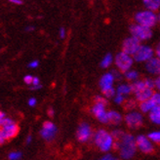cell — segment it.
I'll list each match as a JSON object with an SVG mask.
<instances>
[{
  "label": "cell",
  "mask_w": 160,
  "mask_h": 160,
  "mask_svg": "<svg viewBox=\"0 0 160 160\" xmlns=\"http://www.w3.org/2000/svg\"><path fill=\"white\" fill-rule=\"evenodd\" d=\"M111 74L113 75V77H114V79H116V80H120L122 78V76H121V74H120L117 70H112L111 71Z\"/></svg>",
  "instance_id": "obj_34"
},
{
  "label": "cell",
  "mask_w": 160,
  "mask_h": 160,
  "mask_svg": "<svg viewBox=\"0 0 160 160\" xmlns=\"http://www.w3.org/2000/svg\"><path fill=\"white\" fill-rule=\"evenodd\" d=\"M156 81H158V82L160 83V76H159V77H158V78L156 79Z\"/></svg>",
  "instance_id": "obj_47"
},
{
  "label": "cell",
  "mask_w": 160,
  "mask_h": 160,
  "mask_svg": "<svg viewBox=\"0 0 160 160\" xmlns=\"http://www.w3.org/2000/svg\"><path fill=\"white\" fill-rule=\"evenodd\" d=\"M130 32L132 34L133 37L141 40H148L149 38H151L152 36V31H151L150 28L142 27L140 25H133L130 28Z\"/></svg>",
  "instance_id": "obj_6"
},
{
  "label": "cell",
  "mask_w": 160,
  "mask_h": 160,
  "mask_svg": "<svg viewBox=\"0 0 160 160\" xmlns=\"http://www.w3.org/2000/svg\"><path fill=\"white\" fill-rule=\"evenodd\" d=\"M136 107H137V102H136V101L133 99L126 100L124 102V108L126 110H133Z\"/></svg>",
  "instance_id": "obj_25"
},
{
  "label": "cell",
  "mask_w": 160,
  "mask_h": 160,
  "mask_svg": "<svg viewBox=\"0 0 160 160\" xmlns=\"http://www.w3.org/2000/svg\"><path fill=\"white\" fill-rule=\"evenodd\" d=\"M148 138L152 141L154 142H160V131H154V132H151L148 134Z\"/></svg>",
  "instance_id": "obj_27"
},
{
  "label": "cell",
  "mask_w": 160,
  "mask_h": 160,
  "mask_svg": "<svg viewBox=\"0 0 160 160\" xmlns=\"http://www.w3.org/2000/svg\"><path fill=\"white\" fill-rule=\"evenodd\" d=\"M125 122L127 126L131 128V129H138L139 127L142 125L143 118L142 115L140 112H138V111H132V112L126 114Z\"/></svg>",
  "instance_id": "obj_9"
},
{
  "label": "cell",
  "mask_w": 160,
  "mask_h": 160,
  "mask_svg": "<svg viewBox=\"0 0 160 160\" xmlns=\"http://www.w3.org/2000/svg\"><path fill=\"white\" fill-rule=\"evenodd\" d=\"M146 68L149 73L159 74L160 76V59L152 58L146 62Z\"/></svg>",
  "instance_id": "obj_13"
},
{
  "label": "cell",
  "mask_w": 160,
  "mask_h": 160,
  "mask_svg": "<svg viewBox=\"0 0 160 160\" xmlns=\"http://www.w3.org/2000/svg\"><path fill=\"white\" fill-rule=\"evenodd\" d=\"M40 88H41V85L36 86V87H33V86H32V87L30 88V89H31V90H38V89H40Z\"/></svg>",
  "instance_id": "obj_44"
},
{
  "label": "cell",
  "mask_w": 160,
  "mask_h": 160,
  "mask_svg": "<svg viewBox=\"0 0 160 160\" xmlns=\"http://www.w3.org/2000/svg\"><path fill=\"white\" fill-rule=\"evenodd\" d=\"M56 133L57 132H53V131H49V130H46V129H43L42 128V130L40 131V135H41V137L48 141V142H50L52 141L54 138H55V136H56Z\"/></svg>",
  "instance_id": "obj_22"
},
{
  "label": "cell",
  "mask_w": 160,
  "mask_h": 160,
  "mask_svg": "<svg viewBox=\"0 0 160 160\" xmlns=\"http://www.w3.org/2000/svg\"><path fill=\"white\" fill-rule=\"evenodd\" d=\"M131 90L134 94L138 93L139 91L145 89V88H147L146 84H145V81L143 80H137V81H135L134 83H132L131 85Z\"/></svg>",
  "instance_id": "obj_20"
},
{
  "label": "cell",
  "mask_w": 160,
  "mask_h": 160,
  "mask_svg": "<svg viewBox=\"0 0 160 160\" xmlns=\"http://www.w3.org/2000/svg\"><path fill=\"white\" fill-rule=\"evenodd\" d=\"M43 129H46V130H49V131H53V132H57V127L56 125L51 122V121H46L43 123Z\"/></svg>",
  "instance_id": "obj_28"
},
{
  "label": "cell",
  "mask_w": 160,
  "mask_h": 160,
  "mask_svg": "<svg viewBox=\"0 0 160 160\" xmlns=\"http://www.w3.org/2000/svg\"><path fill=\"white\" fill-rule=\"evenodd\" d=\"M114 80L115 79H114L113 75L111 74V72L106 73L105 75H102L101 80H100V86L102 88V91L109 89V88L112 87V84H113Z\"/></svg>",
  "instance_id": "obj_14"
},
{
  "label": "cell",
  "mask_w": 160,
  "mask_h": 160,
  "mask_svg": "<svg viewBox=\"0 0 160 160\" xmlns=\"http://www.w3.org/2000/svg\"><path fill=\"white\" fill-rule=\"evenodd\" d=\"M136 143H137V148L143 153H150L153 151V146L148 138L146 136L140 135L136 138Z\"/></svg>",
  "instance_id": "obj_10"
},
{
  "label": "cell",
  "mask_w": 160,
  "mask_h": 160,
  "mask_svg": "<svg viewBox=\"0 0 160 160\" xmlns=\"http://www.w3.org/2000/svg\"><path fill=\"white\" fill-rule=\"evenodd\" d=\"M102 94H103V96H105V98H107V99L114 98L116 96V90L113 87H111V88H109V89L102 90Z\"/></svg>",
  "instance_id": "obj_26"
},
{
  "label": "cell",
  "mask_w": 160,
  "mask_h": 160,
  "mask_svg": "<svg viewBox=\"0 0 160 160\" xmlns=\"http://www.w3.org/2000/svg\"><path fill=\"white\" fill-rule=\"evenodd\" d=\"M39 65V62L38 61H32V62H30L28 63V68H36Z\"/></svg>",
  "instance_id": "obj_35"
},
{
  "label": "cell",
  "mask_w": 160,
  "mask_h": 160,
  "mask_svg": "<svg viewBox=\"0 0 160 160\" xmlns=\"http://www.w3.org/2000/svg\"><path fill=\"white\" fill-rule=\"evenodd\" d=\"M149 118L151 120V122H153L154 124L160 125V108H154L152 110L150 111Z\"/></svg>",
  "instance_id": "obj_19"
},
{
  "label": "cell",
  "mask_w": 160,
  "mask_h": 160,
  "mask_svg": "<svg viewBox=\"0 0 160 160\" xmlns=\"http://www.w3.org/2000/svg\"><path fill=\"white\" fill-rule=\"evenodd\" d=\"M9 159L10 160H19L21 157H22V153L21 152H18V151H13L9 154Z\"/></svg>",
  "instance_id": "obj_30"
},
{
  "label": "cell",
  "mask_w": 160,
  "mask_h": 160,
  "mask_svg": "<svg viewBox=\"0 0 160 160\" xmlns=\"http://www.w3.org/2000/svg\"><path fill=\"white\" fill-rule=\"evenodd\" d=\"M95 102H97V103H102V105L106 106L107 103H108V100H107V98H105V97H102V96H97V97L95 98Z\"/></svg>",
  "instance_id": "obj_31"
},
{
  "label": "cell",
  "mask_w": 160,
  "mask_h": 160,
  "mask_svg": "<svg viewBox=\"0 0 160 160\" xmlns=\"http://www.w3.org/2000/svg\"><path fill=\"white\" fill-rule=\"evenodd\" d=\"M60 37L61 38H65L66 37V28H60Z\"/></svg>",
  "instance_id": "obj_38"
},
{
  "label": "cell",
  "mask_w": 160,
  "mask_h": 160,
  "mask_svg": "<svg viewBox=\"0 0 160 160\" xmlns=\"http://www.w3.org/2000/svg\"><path fill=\"white\" fill-rule=\"evenodd\" d=\"M48 115L50 117H53L54 116V109L53 108H49L48 109Z\"/></svg>",
  "instance_id": "obj_40"
},
{
  "label": "cell",
  "mask_w": 160,
  "mask_h": 160,
  "mask_svg": "<svg viewBox=\"0 0 160 160\" xmlns=\"http://www.w3.org/2000/svg\"><path fill=\"white\" fill-rule=\"evenodd\" d=\"M33 29H34V28H33V27H31V26L26 28V30H27V31H31V30H33Z\"/></svg>",
  "instance_id": "obj_43"
},
{
  "label": "cell",
  "mask_w": 160,
  "mask_h": 160,
  "mask_svg": "<svg viewBox=\"0 0 160 160\" xmlns=\"http://www.w3.org/2000/svg\"><path fill=\"white\" fill-rule=\"evenodd\" d=\"M142 45L140 44V40L135 38L133 36L128 37L124 40V42L122 44V52L129 56H134L137 51L140 49V47Z\"/></svg>",
  "instance_id": "obj_7"
},
{
  "label": "cell",
  "mask_w": 160,
  "mask_h": 160,
  "mask_svg": "<svg viewBox=\"0 0 160 160\" xmlns=\"http://www.w3.org/2000/svg\"><path fill=\"white\" fill-rule=\"evenodd\" d=\"M124 102H125V97H124V96L116 94V96L114 97V102L117 103V105H122Z\"/></svg>",
  "instance_id": "obj_32"
},
{
  "label": "cell",
  "mask_w": 160,
  "mask_h": 160,
  "mask_svg": "<svg viewBox=\"0 0 160 160\" xmlns=\"http://www.w3.org/2000/svg\"><path fill=\"white\" fill-rule=\"evenodd\" d=\"M159 47H160V44H159Z\"/></svg>",
  "instance_id": "obj_49"
},
{
  "label": "cell",
  "mask_w": 160,
  "mask_h": 160,
  "mask_svg": "<svg viewBox=\"0 0 160 160\" xmlns=\"http://www.w3.org/2000/svg\"><path fill=\"white\" fill-rule=\"evenodd\" d=\"M113 58H112V55L110 54H107L105 57H103L102 62H101V67L102 68H108L111 63H112Z\"/></svg>",
  "instance_id": "obj_23"
},
{
  "label": "cell",
  "mask_w": 160,
  "mask_h": 160,
  "mask_svg": "<svg viewBox=\"0 0 160 160\" xmlns=\"http://www.w3.org/2000/svg\"><path fill=\"white\" fill-rule=\"evenodd\" d=\"M1 130H0V142L3 143L5 141L14 138L19 132V127L12 119L5 117L0 120Z\"/></svg>",
  "instance_id": "obj_2"
},
{
  "label": "cell",
  "mask_w": 160,
  "mask_h": 160,
  "mask_svg": "<svg viewBox=\"0 0 160 160\" xmlns=\"http://www.w3.org/2000/svg\"><path fill=\"white\" fill-rule=\"evenodd\" d=\"M39 85H41V84H40V82H39V78L38 77H34L33 81H32V86L36 87V86H39Z\"/></svg>",
  "instance_id": "obj_39"
},
{
  "label": "cell",
  "mask_w": 160,
  "mask_h": 160,
  "mask_svg": "<svg viewBox=\"0 0 160 160\" xmlns=\"http://www.w3.org/2000/svg\"><path fill=\"white\" fill-rule=\"evenodd\" d=\"M95 142L102 151H108L114 145L112 135L108 133L106 130H99L95 135Z\"/></svg>",
  "instance_id": "obj_3"
},
{
  "label": "cell",
  "mask_w": 160,
  "mask_h": 160,
  "mask_svg": "<svg viewBox=\"0 0 160 160\" xmlns=\"http://www.w3.org/2000/svg\"><path fill=\"white\" fill-rule=\"evenodd\" d=\"M152 58H153L152 48L149 46H147V45H142L140 47V49L137 51V53L133 56V59L136 62H147L148 61H149Z\"/></svg>",
  "instance_id": "obj_8"
},
{
  "label": "cell",
  "mask_w": 160,
  "mask_h": 160,
  "mask_svg": "<svg viewBox=\"0 0 160 160\" xmlns=\"http://www.w3.org/2000/svg\"><path fill=\"white\" fill-rule=\"evenodd\" d=\"M122 121V115L115 110H110L108 112V123L111 125H118Z\"/></svg>",
  "instance_id": "obj_16"
},
{
  "label": "cell",
  "mask_w": 160,
  "mask_h": 160,
  "mask_svg": "<svg viewBox=\"0 0 160 160\" xmlns=\"http://www.w3.org/2000/svg\"><path fill=\"white\" fill-rule=\"evenodd\" d=\"M153 94L154 93H153L152 89L145 88V89H142V90L139 91L138 93H136L135 96H136V99H137V101H140L141 102H142L150 100L151 98H152Z\"/></svg>",
  "instance_id": "obj_15"
},
{
  "label": "cell",
  "mask_w": 160,
  "mask_h": 160,
  "mask_svg": "<svg viewBox=\"0 0 160 160\" xmlns=\"http://www.w3.org/2000/svg\"><path fill=\"white\" fill-rule=\"evenodd\" d=\"M135 20L138 22V25L151 28L156 25L158 17L151 11H141L136 14Z\"/></svg>",
  "instance_id": "obj_4"
},
{
  "label": "cell",
  "mask_w": 160,
  "mask_h": 160,
  "mask_svg": "<svg viewBox=\"0 0 160 160\" xmlns=\"http://www.w3.org/2000/svg\"><path fill=\"white\" fill-rule=\"evenodd\" d=\"M134 59L131 56L125 54L124 52H120L116 55L115 57V65L117 68L124 72H127L128 70H130L131 67L133 66Z\"/></svg>",
  "instance_id": "obj_5"
},
{
  "label": "cell",
  "mask_w": 160,
  "mask_h": 160,
  "mask_svg": "<svg viewBox=\"0 0 160 160\" xmlns=\"http://www.w3.org/2000/svg\"><path fill=\"white\" fill-rule=\"evenodd\" d=\"M156 55H157V58L160 59V47L158 46L157 49H156Z\"/></svg>",
  "instance_id": "obj_42"
},
{
  "label": "cell",
  "mask_w": 160,
  "mask_h": 160,
  "mask_svg": "<svg viewBox=\"0 0 160 160\" xmlns=\"http://www.w3.org/2000/svg\"><path fill=\"white\" fill-rule=\"evenodd\" d=\"M154 108H155V105H154V102L151 101V99L140 103V108L142 110V112H148V111H151Z\"/></svg>",
  "instance_id": "obj_18"
},
{
  "label": "cell",
  "mask_w": 160,
  "mask_h": 160,
  "mask_svg": "<svg viewBox=\"0 0 160 160\" xmlns=\"http://www.w3.org/2000/svg\"><path fill=\"white\" fill-rule=\"evenodd\" d=\"M101 160H118V159L113 157L112 155H110V154H107V155L103 156Z\"/></svg>",
  "instance_id": "obj_36"
},
{
  "label": "cell",
  "mask_w": 160,
  "mask_h": 160,
  "mask_svg": "<svg viewBox=\"0 0 160 160\" xmlns=\"http://www.w3.org/2000/svg\"><path fill=\"white\" fill-rule=\"evenodd\" d=\"M106 106L102 105V103L95 102L94 107L92 108L93 114L97 117L102 123H108V112L105 108Z\"/></svg>",
  "instance_id": "obj_12"
},
{
  "label": "cell",
  "mask_w": 160,
  "mask_h": 160,
  "mask_svg": "<svg viewBox=\"0 0 160 160\" xmlns=\"http://www.w3.org/2000/svg\"><path fill=\"white\" fill-rule=\"evenodd\" d=\"M12 3H15V4H22V1H21V0H11Z\"/></svg>",
  "instance_id": "obj_41"
},
{
  "label": "cell",
  "mask_w": 160,
  "mask_h": 160,
  "mask_svg": "<svg viewBox=\"0 0 160 160\" xmlns=\"http://www.w3.org/2000/svg\"><path fill=\"white\" fill-rule=\"evenodd\" d=\"M158 21H159V22H160V13H159V15H158Z\"/></svg>",
  "instance_id": "obj_48"
},
{
  "label": "cell",
  "mask_w": 160,
  "mask_h": 160,
  "mask_svg": "<svg viewBox=\"0 0 160 160\" xmlns=\"http://www.w3.org/2000/svg\"><path fill=\"white\" fill-rule=\"evenodd\" d=\"M5 118V113L4 112H0V120H2Z\"/></svg>",
  "instance_id": "obj_46"
},
{
  "label": "cell",
  "mask_w": 160,
  "mask_h": 160,
  "mask_svg": "<svg viewBox=\"0 0 160 160\" xmlns=\"http://www.w3.org/2000/svg\"><path fill=\"white\" fill-rule=\"evenodd\" d=\"M33 78L34 77L31 75H27V76H25V78H23V81H25V83H27V84H32Z\"/></svg>",
  "instance_id": "obj_33"
},
{
  "label": "cell",
  "mask_w": 160,
  "mask_h": 160,
  "mask_svg": "<svg viewBox=\"0 0 160 160\" xmlns=\"http://www.w3.org/2000/svg\"><path fill=\"white\" fill-rule=\"evenodd\" d=\"M145 81V84L147 86V88H149V89H152L153 90V88L155 87V81L152 79H150V78H147L143 80Z\"/></svg>",
  "instance_id": "obj_29"
},
{
  "label": "cell",
  "mask_w": 160,
  "mask_h": 160,
  "mask_svg": "<svg viewBox=\"0 0 160 160\" xmlns=\"http://www.w3.org/2000/svg\"><path fill=\"white\" fill-rule=\"evenodd\" d=\"M124 76L126 79L130 80V81H134V80H137L139 77V72L136 70H128L127 72L124 73Z\"/></svg>",
  "instance_id": "obj_24"
},
{
  "label": "cell",
  "mask_w": 160,
  "mask_h": 160,
  "mask_svg": "<svg viewBox=\"0 0 160 160\" xmlns=\"http://www.w3.org/2000/svg\"><path fill=\"white\" fill-rule=\"evenodd\" d=\"M28 106L29 107H35V105H36V99H34V98H30L29 100H28Z\"/></svg>",
  "instance_id": "obj_37"
},
{
  "label": "cell",
  "mask_w": 160,
  "mask_h": 160,
  "mask_svg": "<svg viewBox=\"0 0 160 160\" xmlns=\"http://www.w3.org/2000/svg\"><path fill=\"white\" fill-rule=\"evenodd\" d=\"M143 4L148 9V11H156L160 8V0H145Z\"/></svg>",
  "instance_id": "obj_17"
},
{
  "label": "cell",
  "mask_w": 160,
  "mask_h": 160,
  "mask_svg": "<svg viewBox=\"0 0 160 160\" xmlns=\"http://www.w3.org/2000/svg\"><path fill=\"white\" fill-rule=\"evenodd\" d=\"M111 135L114 140L113 148L119 150L121 158H132L136 152V148H137V143H136V139L134 138V136L120 130H114Z\"/></svg>",
  "instance_id": "obj_1"
},
{
  "label": "cell",
  "mask_w": 160,
  "mask_h": 160,
  "mask_svg": "<svg viewBox=\"0 0 160 160\" xmlns=\"http://www.w3.org/2000/svg\"><path fill=\"white\" fill-rule=\"evenodd\" d=\"M91 135H92L91 127L87 123H82L78 127L77 132H76V137L79 142H87L91 138Z\"/></svg>",
  "instance_id": "obj_11"
},
{
  "label": "cell",
  "mask_w": 160,
  "mask_h": 160,
  "mask_svg": "<svg viewBox=\"0 0 160 160\" xmlns=\"http://www.w3.org/2000/svg\"><path fill=\"white\" fill-rule=\"evenodd\" d=\"M31 140H32V139H31V136H28V137L27 138V143H30L31 142Z\"/></svg>",
  "instance_id": "obj_45"
},
{
  "label": "cell",
  "mask_w": 160,
  "mask_h": 160,
  "mask_svg": "<svg viewBox=\"0 0 160 160\" xmlns=\"http://www.w3.org/2000/svg\"><path fill=\"white\" fill-rule=\"evenodd\" d=\"M132 92L131 90V86L130 85H126V84H121L117 87L116 89V94L121 95V96H126L129 95Z\"/></svg>",
  "instance_id": "obj_21"
}]
</instances>
